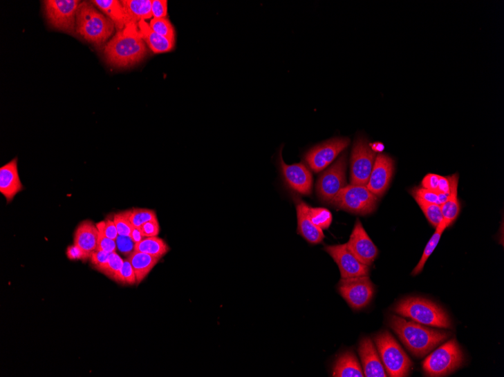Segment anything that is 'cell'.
Segmentation results:
<instances>
[{"label": "cell", "mask_w": 504, "mask_h": 377, "mask_svg": "<svg viewBox=\"0 0 504 377\" xmlns=\"http://www.w3.org/2000/svg\"><path fill=\"white\" fill-rule=\"evenodd\" d=\"M389 325L411 354L418 358L425 356L450 337L449 332L429 329L398 316H390Z\"/></svg>", "instance_id": "1"}, {"label": "cell", "mask_w": 504, "mask_h": 377, "mask_svg": "<svg viewBox=\"0 0 504 377\" xmlns=\"http://www.w3.org/2000/svg\"><path fill=\"white\" fill-rule=\"evenodd\" d=\"M147 54L138 23L131 22L117 32L104 48L105 59L115 67H129L144 59Z\"/></svg>", "instance_id": "2"}, {"label": "cell", "mask_w": 504, "mask_h": 377, "mask_svg": "<svg viewBox=\"0 0 504 377\" xmlns=\"http://www.w3.org/2000/svg\"><path fill=\"white\" fill-rule=\"evenodd\" d=\"M76 29L88 43L101 47L112 36L115 25L92 2H82L78 7Z\"/></svg>", "instance_id": "3"}, {"label": "cell", "mask_w": 504, "mask_h": 377, "mask_svg": "<svg viewBox=\"0 0 504 377\" xmlns=\"http://www.w3.org/2000/svg\"><path fill=\"white\" fill-rule=\"evenodd\" d=\"M393 311L421 325L441 329H451L452 327L447 313L440 306L424 298H409L402 300L395 305Z\"/></svg>", "instance_id": "4"}, {"label": "cell", "mask_w": 504, "mask_h": 377, "mask_svg": "<svg viewBox=\"0 0 504 377\" xmlns=\"http://www.w3.org/2000/svg\"><path fill=\"white\" fill-rule=\"evenodd\" d=\"M375 342L387 375L391 377L407 376L412 362L391 333L385 331L378 334Z\"/></svg>", "instance_id": "5"}, {"label": "cell", "mask_w": 504, "mask_h": 377, "mask_svg": "<svg viewBox=\"0 0 504 377\" xmlns=\"http://www.w3.org/2000/svg\"><path fill=\"white\" fill-rule=\"evenodd\" d=\"M464 361L465 356L458 342L452 339L425 359L423 369L429 376H447L458 369Z\"/></svg>", "instance_id": "6"}, {"label": "cell", "mask_w": 504, "mask_h": 377, "mask_svg": "<svg viewBox=\"0 0 504 377\" xmlns=\"http://www.w3.org/2000/svg\"><path fill=\"white\" fill-rule=\"evenodd\" d=\"M378 197L366 186H346L333 200L335 206L353 214L366 215L375 211Z\"/></svg>", "instance_id": "7"}, {"label": "cell", "mask_w": 504, "mask_h": 377, "mask_svg": "<svg viewBox=\"0 0 504 377\" xmlns=\"http://www.w3.org/2000/svg\"><path fill=\"white\" fill-rule=\"evenodd\" d=\"M376 157L367 139L359 137L355 140L351 157V185L367 186Z\"/></svg>", "instance_id": "8"}, {"label": "cell", "mask_w": 504, "mask_h": 377, "mask_svg": "<svg viewBox=\"0 0 504 377\" xmlns=\"http://www.w3.org/2000/svg\"><path fill=\"white\" fill-rule=\"evenodd\" d=\"M346 165H348V155L345 153L321 174L317 182L316 189L317 196L322 202L330 204L337 193L346 186Z\"/></svg>", "instance_id": "9"}, {"label": "cell", "mask_w": 504, "mask_h": 377, "mask_svg": "<svg viewBox=\"0 0 504 377\" xmlns=\"http://www.w3.org/2000/svg\"><path fill=\"white\" fill-rule=\"evenodd\" d=\"M80 3L77 0L44 1L48 23L55 29L73 35L77 31V13Z\"/></svg>", "instance_id": "10"}, {"label": "cell", "mask_w": 504, "mask_h": 377, "mask_svg": "<svg viewBox=\"0 0 504 377\" xmlns=\"http://www.w3.org/2000/svg\"><path fill=\"white\" fill-rule=\"evenodd\" d=\"M338 292L346 303L356 311L367 307L375 293V287L368 276L342 279L337 284Z\"/></svg>", "instance_id": "11"}, {"label": "cell", "mask_w": 504, "mask_h": 377, "mask_svg": "<svg viewBox=\"0 0 504 377\" xmlns=\"http://www.w3.org/2000/svg\"><path fill=\"white\" fill-rule=\"evenodd\" d=\"M351 144L348 137H335L310 148L304 159L314 173H319L332 164Z\"/></svg>", "instance_id": "12"}, {"label": "cell", "mask_w": 504, "mask_h": 377, "mask_svg": "<svg viewBox=\"0 0 504 377\" xmlns=\"http://www.w3.org/2000/svg\"><path fill=\"white\" fill-rule=\"evenodd\" d=\"M325 251L339 267L342 279L368 276L369 266L361 263L350 251L346 244L327 246Z\"/></svg>", "instance_id": "13"}, {"label": "cell", "mask_w": 504, "mask_h": 377, "mask_svg": "<svg viewBox=\"0 0 504 377\" xmlns=\"http://www.w3.org/2000/svg\"><path fill=\"white\" fill-rule=\"evenodd\" d=\"M279 162L281 173H282L284 181L288 188L300 195H310L313 179L308 167L303 164L292 165L286 164L281 153H279Z\"/></svg>", "instance_id": "14"}, {"label": "cell", "mask_w": 504, "mask_h": 377, "mask_svg": "<svg viewBox=\"0 0 504 377\" xmlns=\"http://www.w3.org/2000/svg\"><path fill=\"white\" fill-rule=\"evenodd\" d=\"M395 171V162L386 154L377 155L367 188L377 197H382L389 188Z\"/></svg>", "instance_id": "15"}, {"label": "cell", "mask_w": 504, "mask_h": 377, "mask_svg": "<svg viewBox=\"0 0 504 377\" xmlns=\"http://www.w3.org/2000/svg\"><path fill=\"white\" fill-rule=\"evenodd\" d=\"M346 246H348L351 253L361 263L367 266L373 264L378 256L379 251L377 246L368 235L360 220H357L355 224Z\"/></svg>", "instance_id": "16"}, {"label": "cell", "mask_w": 504, "mask_h": 377, "mask_svg": "<svg viewBox=\"0 0 504 377\" xmlns=\"http://www.w3.org/2000/svg\"><path fill=\"white\" fill-rule=\"evenodd\" d=\"M359 354L364 376L386 377L384 366L379 357L373 342L369 338H363L360 343Z\"/></svg>", "instance_id": "17"}, {"label": "cell", "mask_w": 504, "mask_h": 377, "mask_svg": "<svg viewBox=\"0 0 504 377\" xmlns=\"http://www.w3.org/2000/svg\"><path fill=\"white\" fill-rule=\"evenodd\" d=\"M23 188L18 171V158L15 157L0 168V193L10 203Z\"/></svg>", "instance_id": "18"}, {"label": "cell", "mask_w": 504, "mask_h": 377, "mask_svg": "<svg viewBox=\"0 0 504 377\" xmlns=\"http://www.w3.org/2000/svg\"><path fill=\"white\" fill-rule=\"evenodd\" d=\"M308 204L303 200H297L296 209L297 216V231L306 240L311 244H318L324 240V231L314 224L308 214Z\"/></svg>", "instance_id": "19"}, {"label": "cell", "mask_w": 504, "mask_h": 377, "mask_svg": "<svg viewBox=\"0 0 504 377\" xmlns=\"http://www.w3.org/2000/svg\"><path fill=\"white\" fill-rule=\"evenodd\" d=\"M138 27L140 37L153 53L169 52L174 48L175 41L163 37L154 32L146 21L138 22Z\"/></svg>", "instance_id": "20"}, {"label": "cell", "mask_w": 504, "mask_h": 377, "mask_svg": "<svg viewBox=\"0 0 504 377\" xmlns=\"http://www.w3.org/2000/svg\"><path fill=\"white\" fill-rule=\"evenodd\" d=\"M98 229L92 221L82 222L74 233V245L85 251L88 255L97 249Z\"/></svg>", "instance_id": "21"}, {"label": "cell", "mask_w": 504, "mask_h": 377, "mask_svg": "<svg viewBox=\"0 0 504 377\" xmlns=\"http://www.w3.org/2000/svg\"><path fill=\"white\" fill-rule=\"evenodd\" d=\"M91 2L113 22L118 32L122 30L130 23L121 1H118V0H94V1Z\"/></svg>", "instance_id": "22"}, {"label": "cell", "mask_w": 504, "mask_h": 377, "mask_svg": "<svg viewBox=\"0 0 504 377\" xmlns=\"http://www.w3.org/2000/svg\"><path fill=\"white\" fill-rule=\"evenodd\" d=\"M450 182V194L445 202L442 204L441 211L443 220L447 223L449 227L456 221L460 212V204L458 198V173H454L449 177Z\"/></svg>", "instance_id": "23"}, {"label": "cell", "mask_w": 504, "mask_h": 377, "mask_svg": "<svg viewBox=\"0 0 504 377\" xmlns=\"http://www.w3.org/2000/svg\"><path fill=\"white\" fill-rule=\"evenodd\" d=\"M333 376L363 377L364 373H363L356 355L353 351H346L337 360L333 367Z\"/></svg>", "instance_id": "24"}, {"label": "cell", "mask_w": 504, "mask_h": 377, "mask_svg": "<svg viewBox=\"0 0 504 377\" xmlns=\"http://www.w3.org/2000/svg\"><path fill=\"white\" fill-rule=\"evenodd\" d=\"M121 3L130 23H138L140 21L151 19L153 17L152 0H122Z\"/></svg>", "instance_id": "25"}, {"label": "cell", "mask_w": 504, "mask_h": 377, "mask_svg": "<svg viewBox=\"0 0 504 377\" xmlns=\"http://www.w3.org/2000/svg\"><path fill=\"white\" fill-rule=\"evenodd\" d=\"M128 259L135 271L137 280L136 284L142 282L160 260L152 255L140 253L138 251H134L128 257Z\"/></svg>", "instance_id": "26"}, {"label": "cell", "mask_w": 504, "mask_h": 377, "mask_svg": "<svg viewBox=\"0 0 504 377\" xmlns=\"http://www.w3.org/2000/svg\"><path fill=\"white\" fill-rule=\"evenodd\" d=\"M170 250L169 245L158 237L145 238L136 244L135 251L161 259Z\"/></svg>", "instance_id": "27"}, {"label": "cell", "mask_w": 504, "mask_h": 377, "mask_svg": "<svg viewBox=\"0 0 504 377\" xmlns=\"http://www.w3.org/2000/svg\"><path fill=\"white\" fill-rule=\"evenodd\" d=\"M449 227L447 223H446L444 220L437 226L436 228V230L435 233H433V235L431 238V240H429L427 245L426 246L423 255L421 256V258L420 259V262L417 264V266L415 267V269L413 270L411 275L412 276H417L421 272L423 271L424 267L425 266L426 262H427V260L429 257L433 254L435 249L436 248L438 244H439V242L441 239V237L442 235L443 232Z\"/></svg>", "instance_id": "28"}, {"label": "cell", "mask_w": 504, "mask_h": 377, "mask_svg": "<svg viewBox=\"0 0 504 377\" xmlns=\"http://www.w3.org/2000/svg\"><path fill=\"white\" fill-rule=\"evenodd\" d=\"M123 263L124 260L115 251L111 254L109 261L105 264L94 267L97 271L118 282Z\"/></svg>", "instance_id": "29"}, {"label": "cell", "mask_w": 504, "mask_h": 377, "mask_svg": "<svg viewBox=\"0 0 504 377\" xmlns=\"http://www.w3.org/2000/svg\"><path fill=\"white\" fill-rule=\"evenodd\" d=\"M422 188L433 190L442 194L449 195L450 194V182L449 177H442V175L429 173L425 175L422 182H421Z\"/></svg>", "instance_id": "30"}, {"label": "cell", "mask_w": 504, "mask_h": 377, "mask_svg": "<svg viewBox=\"0 0 504 377\" xmlns=\"http://www.w3.org/2000/svg\"><path fill=\"white\" fill-rule=\"evenodd\" d=\"M410 194L414 198H419L425 201V202L440 206L443 204L449 196L442 194V193L424 188H412L410 191Z\"/></svg>", "instance_id": "31"}, {"label": "cell", "mask_w": 504, "mask_h": 377, "mask_svg": "<svg viewBox=\"0 0 504 377\" xmlns=\"http://www.w3.org/2000/svg\"><path fill=\"white\" fill-rule=\"evenodd\" d=\"M421 211H423L427 220L434 228H436L443 220L441 206L440 205L429 204L419 198H415Z\"/></svg>", "instance_id": "32"}, {"label": "cell", "mask_w": 504, "mask_h": 377, "mask_svg": "<svg viewBox=\"0 0 504 377\" xmlns=\"http://www.w3.org/2000/svg\"><path fill=\"white\" fill-rule=\"evenodd\" d=\"M308 214L312 223L322 231L328 229L333 222V215L325 208L308 207Z\"/></svg>", "instance_id": "33"}, {"label": "cell", "mask_w": 504, "mask_h": 377, "mask_svg": "<svg viewBox=\"0 0 504 377\" xmlns=\"http://www.w3.org/2000/svg\"><path fill=\"white\" fill-rule=\"evenodd\" d=\"M155 219H157L156 214L152 209L143 208H134L131 209L130 221L134 227L140 228L144 224Z\"/></svg>", "instance_id": "34"}, {"label": "cell", "mask_w": 504, "mask_h": 377, "mask_svg": "<svg viewBox=\"0 0 504 377\" xmlns=\"http://www.w3.org/2000/svg\"><path fill=\"white\" fill-rule=\"evenodd\" d=\"M149 24H150L151 28L156 33H158V35L170 40L175 41V29L168 19H153Z\"/></svg>", "instance_id": "35"}, {"label": "cell", "mask_w": 504, "mask_h": 377, "mask_svg": "<svg viewBox=\"0 0 504 377\" xmlns=\"http://www.w3.org/2000/svg\"><path fill=\"white\" fill-rule=\"evenodd\" d=\"M131 213V209H129V211L120 212L113 215V220L120 236L130 237L131 235L132 228H133V225L130 221Z\"/></svg>", "instance_id": "36"}, {"label": "cell", "mask_w": 504, "mask_h": 377, "mask_svg": "<svg viewBox=\"0 0 504 377\" xmlns=\"http://www.w3.org/2000/svg\"><path fill=\"white\" fill-rule=\"evenodd\" d=\"M137 282L136 275L129 259L124 260L118 282L121 284H134Z\"/></svg>", "instance_id": "37"}, {"label": "cell", "mask_w": 504, "mask_h": 377, "mask_svg": "<svg viewBox=\"0 0 504 377\" xmlns=\"http://www.w3.org/2000/svg\"><path fill=\"white\" fill-rule=\"evenodd\" d=\"M97 228L98 229L97 249L104 251L109 253H115L118 250L115 240L106 238L102 229L98 227V226H97Z\"/></svg>", "instance_id": "38"}, {"label": "cell", "mask_w": 504, "mask_h": 377, "mask_svg": "<svg viewBox=\"0 0 504 377\" xmlns=\"http://www.w3.org/2000/svg\"><path fill=\"white\" fill-rule=\"evenodd\" d=\"M118 250L123 255L129 256L135 251L136 244L130 237L119 235L115 239Z\"/></svg>", "instance_id": "39"}, {"label": "cell", "mask_w": 504, "mask_h": 377, "mask_svg": "<svg viewBox=\"0 0 504 377\" xmlns=\"http://www.w3.org/2000/svg\"><path fill=\"white\" fill-rule=\"evenodd\" d=\"M168 2L167 0H152V14L153 19L167 18Z\"/></svg>", "instance_id": "40"}, {"label": "cell", "mask_w": 504, "mask_h": 377, "mask_svg": "<svg viewBox=\"0 0 504 377\" xmlns=\"http://www.w3.org/2000/svg\"><path fill=\"white\" fill-rule=\"evenodd\" d=\"M96 225L102 229L104 235L106 238L115 240V239H117L119 236V233L117 227H115L113 220L106 219L103 222L96 224Z\"/></svg>", "instance_id": "41"}, {"label": "cell", "mask_w": 504, "mask_h": 377, "mask_svg": "<svg viewBox=\"0 0 504 377\" xmlns=\"http://www.w3.org/2000/svg\"><path fill=\"white\" fill-rule=\"evenodd\" d=\"M140 230H142L144 238L157 237L160 231V223L157 219H155L144 224L140 227Z\"/></svg>", "instance_id": "42"}, {"label": "cell", "mask_w": 504, "mask_h": 377, "mask_svg": "<svg viewBox=\"0 0 504 377\" xmlns=\"http://www.w3.org/2000/svg\"><path fill=\"white\" fill-rule=\"evenodd\" d=\"M111 254V253H106V251L96 249L92 254H91V263H92L94 267L105 264L107 261H109Z\"/></svg>", "instance_id": "43"}, {"label": "cell", "mask_w": 504, "mask_h": 377, "mask_svg": "<svg viewBox=\"0 0 504 377\" xmlns=\"http://www.w3.org/2000/svg\"><path fill=\"white\" fill-rule=\"evenodd\" d=\"M67 256L71 260H86L90 258V255L79 246L74 245L68 248Z\"/></svg>", "instance_id": "44"}, {"label": "cell", "mask_w": 504, "mask_h": 377, "mask_svg": "<svg viewBox=\"0 0 504 377\" xmlns=\"http://www.w3.org/2000/svg\"><path fill=\"white\" fill-rule=\"evenodd\" d=\"M130 238L134 241L136 244H138V242L144 238L140 228L134 227V226L133 228H132Z\"/></svg>", "instance_id": "45"}, {"label": "cell", "mask_w": 504, "mask_h": 377, "mask_svg": "<svg viewBox=\"0 0 504 377\" xmlns=\"http://www.w3.org/2000/svg\"><path fill=\"white\" fill-rule=\"evenodd\" d=\"M370 146L376 153H382L384 149V146L381 144V142H376V144H370Z\"/></svg>", "instance_id": "46"}]
</instances>
